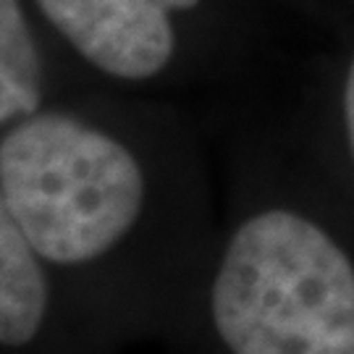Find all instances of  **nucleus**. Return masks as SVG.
<instances>
[{"label":"nucleus","instance_id":"423d86ee","mask_svg":"<svg viewBox=\"0 0 354 354\" xmlns=\"http://www.w3.org/2000/svg\"><path fill=\"white\" fill-rule=\"evenodd\" d=\"M344 118H346V134H349V147L354 155V58L346 76V87H344Z\"/></svg>","mask_w":354,"mask_h":354},{"label":"nucleus","instance_id":"7ed1b4c3","mask_svg":"<svg viewBox=\"0 0 354 354\" xmlns=\"http://www.w3.org/2000/svg\"><path fill=\"white\" fill-rule=\"evenodd\" d=\"M203 0H35L42 21L100 76L140 84L168 71L178 50L174 16Z\"/></svg>","mask_w":354,"mask_h":354},{"label":"nucleus","instance_id":"39448f33","mask_svg":"<svg viewBox=\"0 0 354 354\" xmlns=\"http://www.w3.org/2000/svg\"><path fill=\"white\" fill-rule=\"evenodd\" d=\"M48 102V61L21 0H0V131Z\"/></svg>","mask_w":354,"mask_h":354},{"label":"nucleus","instance_id":"20e7f679","mask_svg":"<svg viewBox=\"0 0 354 354\" xmlns=\"http://www.w3.org/2000/svg\"><path fill=\"white\" fill-rule=\"evenodd\" d=\"M92 342L0 192V354H89Z\"/></svg>","mask_w":354,"mask_h":354},{"label":"nucleus","instance_id":"f257e3e1","mask_svg":"<svg viewBox=\"0 0 354 354\" xmlns=\"http://www.w3.org/2000/svg\"><path fill=\"white\" fill-rule=\"evenodd\" d=\"M0 192L79 320L97 336L108 281L155 207L134 145L76 108L45 102L0 131Z\"/></svg>","mask_w":354,"mask_h":354},{"label":"nucleus","instance_id":"f03ea898","mask_svg":"<svg viewBox=\"0 0 354 354\" xmlns=\"http://www.w3.org/2000/svg\"><path fill=\"white\" fill-rule=\"evenodd\" d=\"M205 315L226 354H354V266L317 223L263 210L223 244Z\"/></svg>","mask_w":354,"mask_h":354}]
</instances>
